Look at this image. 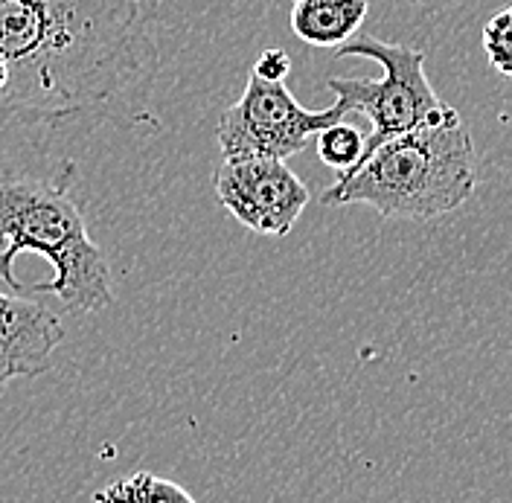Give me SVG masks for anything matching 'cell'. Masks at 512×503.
<instances>
[{
  "instance_id": "cell-1",
  "label": "cell",
  "mask_w": 512,
  "mask_h": 503,
  "mask_svg": "<svg viewBox=\"0 0 512 503\" xmlns=\"http://www.w3.org/2000/svg\"><path fill=\"white\" fill-rule=\"evenodd\" d=\"M0 59L18 126L117 105L158 67L149 0H0Z\"/></svg>"
},
{
  "instance_id": "cell-2",
  "label": "cell",
  "mask_w": 512,
  "mask_h": 503,
  "mask_svg": "<svg viewBox=\"0 0 512 503\" xmlns=\"http://www.w3.org/2000/svg\"><path fill=\"white\" fill-rule=\"evenodd\" d=\"M478 184L475 143L460 114L384 140L323 189V207H373L387 219H440L463 207Z\"/></svg>"
},
{
  "instance_id": "cell-3",
  "label": "cell",
  "mask_w": 512,
  "mask_h": 503,
  "mask_svg": "<svg viewBox=\"0 0 512 503\" xmlns=\"http://www.w3.org/2000/svg\"><path fill=\"white\" fill-rule=\"evenodd\" d=\"M21 253H38L53 265V280L35 283L32 291L59 297L67 312L91 315L114 303L111 265L64 192V181L0 178V280L12 291H21L15 277Z\"/></svg>"
},
{
  "instance_id": "cell-4",
  "label": "cell",
  "mask_w": 512,
  "mask_h": 503,
  "mask_svg": "<svg viewBox=\"0 0 512 503\" xmlns=\"http://www.w3.org/2000/svg\"><path fill=\"white\" fill-rule=\"evenodd\" d=\"M338 59H370L379 62L382 76H329L326 88L344 105L347 114H361L370 120V134L364 137V155H370L384 140L399 137L419 126L440 123L454 114L443 102L425 73V53L411 44H393L376 35L355 32L347 44L335 50ZM361 155V158H364ZM358 166V163H355Z\"/></svg>"
},
{
  "instance_id": "cell-5",
  "label": "cell",
  "mask_w": 512,
  "mask_h": 503,
  "mask_svg": "<svg viewBox=\"0 0 512 503\" xmlns=\"http://www.w3.org/2000/svg\"><path fill=\"white\" fill-rule=\"evenodd\" d=\"M344 117L347 111L338 99L332 108L312 111L294 99L286 82H268L251 73L245 94L222 114L216 128V143L224 160H288L300 155L309 146V140L318 137L323 128Z\"/></svg>"
},
{
  "instance_id": "cell-6",
  "label": "cell",
  "mask_w": 512,
  "mask_h": 503,
  "mask_svg": "<svg viewBox=\"0 0 512 503\" xmlns=\"http://www.w3.org/2000/svg\"><path fill=\"white\" fill-rule=\"evenodd\" d=\"M222 207L259 236H288L309 207V187L280 158L224 160L216 169Z\"/></svg>"
},
{
  "instance_id": "cell-7",
  "label": "cell",
  "mask_w": 512,
  "mask_h": 503,
  "mask_svg": "<svg viewBox=\"0 0 512 503\" xmlns=\"http://www.w3.org/2000/svg\"><path fill=\"white\" fill-rule=\"evenodd\" d=\"M64 326L56 312L21 294L0 291V396L15 378H38L53 367Z\"/></svg>"
},
{
  "instance_id": "cell-8",
  "label": "cell",
  "mask_w": 512,
  "mask_h": 503,
  "mask_svg": "<svg viewBox=\"0 0 512 503\" xmlns=\"http://www.w3.org/2000/svg\"><path fill=\"white\" fill-rule=\"evenodd\" d=\"M367 0H294L291 30L312 47H341L367 18Z\"/></svg>"
},
{
  "instance_id": "cell-9",
  "label": "cell",
  "mask_w": 512,
  "mask_h": 503,
  "mask_svg": "<svg viewBox=\"0 0 512 503\" xmlns=\"http://www.w3.org/2000/svg\"><path fill=\"white\" fill-rule=\"evenodd\" d=\"M94 501L99 503H192V492L184 486L163 480L152 472L128 474L123 480L108 483L105 489L94 492Z\"/></svg>"
},
{
  "instance_id": "cell-10",
  "label": "cell",
  "mask_w": 512,
  "mask_h": 503,
  "mask_svg": "<svg viewBox=\"0 0 512 503\" xmlns=\"http://www.w3.org/2000/svg\"><path fill=\"white\" fill-rule=\"evenodd\" d=\"M361 155H364V134L355 126H347L344 120L326 126L318 134V158L329 169L350 172Z\"/></svg>"
},
{
  "instance_id": "cell-11",
  "label": "cell",
  "mask_w": 512,
  "mask_h": 503,
  "mask_svg": "<svg viewBox=\"0 0 512 503\" xmlns=\"http://www.w3.org/2000/svg\"><path fill=\"white\" fill-rule=\"evenodd\" d=\"M483 50L489 56V64L512 79V6L495 12L483 24Z\"/></svg>"
},
{
  "instance_id": "cell-12",
  "label": "cell",
  "mask_w": 512,
  "mask_h": 503,
  "mask_svg": "<svg viewBox=\"0 0 512 503\" xmlns=\"http://www.w3.org/2000/svg\"><path fill=\"white\" fill-rule=\"evenodd\" d=\"M251 73H256L259 79H268V82H286V76L291 73V56L280 47L262 50Z\"/></svg>"
}]
</instances>
